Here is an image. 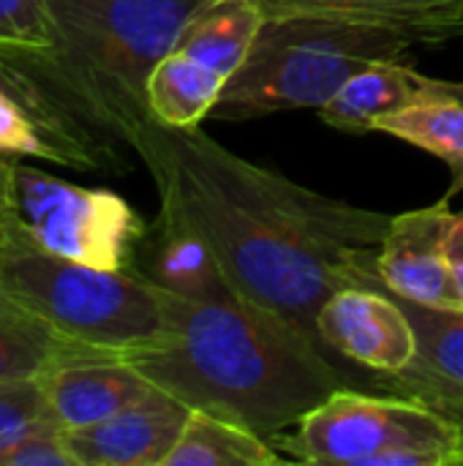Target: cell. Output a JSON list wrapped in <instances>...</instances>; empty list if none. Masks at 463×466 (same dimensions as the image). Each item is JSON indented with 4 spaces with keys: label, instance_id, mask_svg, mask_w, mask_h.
<instances>
[{
    "label": "cell",
    "instance_id": "1",
    "mask_svg": "<svg viewBox=\"0 0 463 466\" xmlns=\"http://www.w3.org/2000/svg\"><path fill=\"white\" fill-rule=\"evenodd\" d=\"M131 150L161 199L158 235L199 246L224 287L281 314L330 352L317 330L319 309L377 273L393 216L300 186L232 153L199 126L153 120Z\"/></svg>",
    "mask_w": 463,
    "mask_h": 466
},
{
    "label": "cell",
    "instance_id": "2",
    "mask_svg": "<svg viewBox=\"0 0 463 466\" xmlns=\"http://www.w3.org/2000/svg\"><path fill=\"white\" fill-rule=\"evenodd\" d=\"M128 363L191 410L265 440L295 429L338 388H357L300 328L224 284L180 292L169 339Z\"/></svg>",
    "mask_w": 463,
    "mask_h": 466
},
{
    "label": "cell",
    "instance_id": "3",
    "mask_svg": "<svg viewBox=\"0 0 463 466\" xmlns=\"http://www.w3.org/2000/svg\"><path fill=\"white\" fill-rule=\"evenodd\" d=\"M216 0H46L49 52L101 126L131 147L145 126L147 79L188 22Z\"/></svg>",
    "mask_w": 463,
    "mask_h": 466
},
{
    "label": "cell",
    "instance_id": "4",
    "mask_svg": "<svg viewBox=\"0 0 463 466\" xmlns=\"http://www.w3.org/2000/svg\"><path fill=\"white\" fill-rule=\"evenodd\" d=\"M431 41L423 27L330 14L267 16L251 55L226 79L210 117L254 120L325 106L355 74Z\"/></svg>",
    "mask_w": 463,
    "mask_h": 466
},
{
    "label": "cell",
    "instance_id": "5",
    "mask_svg": "<svg viewBox=\"0 0 463 466\" xmlns=\"http://www.w3.org/2000/svg\"><path fill=\"white\" fill-rule=\"evenodd\" d=\"M0 292L65 339L126 360L164 344L180 306V292L150 276L71 262L35 246L3 262Z\"/></svg>",
    "mask_w": 463,
    "mask_h": 466
},
{
    "label": "cell",
    "instance_id": "6",
    "mask_svg": "<svg viewBox=\"0 0 463 466\" xmlns=\"http://www.w3.org/2000/svg\"><path fill=\"white\" fill-rule=\"evenodd\" d=\"M270 442L300 464L463 466V423L423 401L360 388H338Z\"/></svg>",
    "mask_w": 463,
    "mask_h": 466
},
{
    "label": "cell",
    "instance_id": "7",
    "mask_svg": "<svg viewBox=\"0 0 463 466\" xmlns=\"http://www.w3.org/2000/svg\"><path fill=\"white\" fill-rule=\"evenodd\" d=\"M14 199L25 243L71 262L128 270L147 235L115 191L74 186L22 161H14Z\"/></svg>",
    "mask_w": 463,
    "mask_h": 466
},
{
    "label": "cell",
    "instance_id": "8",
    "mask_svg": "<svg viewBox=\"0 0 463 466\" xmlns=\"http://www.w3.org/2000/svg\"><path fill=\"white\" fill-rule=\"evenodd\" d=\"M0 96L16 104L44 142V161L76 172H126L123 145L101 126L49 46L0 41Z\"/></svg>",
    "mask_w": 463,
    "mask_h": 466
},
{
    "label": "cell",
    "instance_id": "9",
    "mask_svg": "<svg viewBox=\"0 0 463 466\" xmlns=\"http://www.w3.org/2000/svg\"><path fill=\"white\" fill-rule=\"evenodd\" d=\"M317 330L330 355L371 374H398L418 355V333L398 300L368 276L363 287H344L325 300Z\"/></svg>",
    "mask_w": 463,
    "mask_h": 466
},
{
    "label": "cell",
    "instance_id": "10",
    "mask_svg": "<svg viewBox=\"0 0 463 466\" xmlns=\"http://www.w3.org/2000/svg\"><path fill=\"white\" fill-rule=\"evenodd\" d=\"M453 218L456 213H450L448 199L393 216L377 257L382 287L423 306L463 311L456 265L448 257Z\"/></svg>",
    "mask_w": 463,
    "mask_h": 466
},
{
    "label": "cell",
    "instance_id": "11",
    "mask_svg": "<svg viewBox=\"0 0 463 466\" xmlns=\"http://www.w3.org/2000/svg\"><path fill=\"white\" fill-rule=\"evenodd\" d=\"M191 412L172 393L153 388L106 420L63 431V442L74 466H164Z\"/></svg>",
    "mask_w": 463,
    "mask_h": 466
},
{
    "label": "cell",
    "instance_id": "12",
    "mask_svg": "<svg viewBox=\"0 0 463 466\" xmlns=\"http://www.w3.org/2000/svg\"><path fill=\"white\" fill-rule=\"evenodd\" d=\"M390 295L415 325L418 355L398 374H374L377 390L423 401L463 423V311L423 306L396 292Z\"/></svg>",
    "mask_w": 463,
    "mask_h": 466
},
{
    "label": "cell",
    "instance_id": "13",
    "mask_svg": "<svg viewBox=\"0 0 463 466\" xmlns=\"http://www.w3.org/2000/svg\"><path fill=\"white\" fill-rule=\"evenodd\" d=\"M41 380L63 431L106 420L156 388L134 363L115 355L79 358Z\"/></svg>",
    "mask_w": 463,
    "mask_h": 466
},
{
    "label": "cell",
    "instance_id": "14",
    "mask_svg": "<svg viewBox=\"0 0 463 466\" xmlns=\"http://www.w3.org/2000/svg\"><path fill=\"white\" fill-rule=\"evenodd\" d=\"M442 96L463 101V82L426 76L401 60H379L355 74L325 106H319V117L330 128L368 134L379 117Z\"/></svg>",
    "mask_w": 463,
    "mask_h": 466
},
{
    "label": "cell",
    "instance_id": "15",
    "mask_svg": "<svg viewBox=\"0 0 463 466\" xmlns=\"http://www.w3.org/2000/svg\"><path fill=\"white\" fill-rule=\"evenodd\" d=\"M265 19L259 0H216L188 22L175 49L229 79L251 55Z\"/></svg>",
    "mask_w": 463,
    "mask_h": 466
},
{
    "label": "cell",
    "instance_id": "16",
    "mask_svg": "<svg viewBox=\"0 0 463 466\" xmlns=\"http://www.w3.org/2000/svg\"><path fill=\"white\" fill-rule=\"evenodd\" d=\"M224 85V74L172 49L156 63L147 79V109L161 126L196 128L213 112Z\"/></svg>",
    "mask_w": 463,
    "mask_h": 466
},
{
    "label": "cell",
    "instance_id": "17",
    "mask_svg": "<svg viewBox=\"0 0 463 466\" xmlns=\"http://www.w3.org/2000/svg\"><path fill=\"white\" fill-rule=\"evenodd\" d=\"M90 355L101 352L65 339L46 319L14 300L0 303V382L46 377L57 366Z\"/></svg>",
    "mask_w": 463,
    "mask_h": 466
},
{
    "label": "cell",
    "instance_id": "18",
    "mask_svg": "<svg viewBox=\"0 0 463 466\" xmlns=\"http://www.w3.org/2000/svg\"><path fill=\"white\" fill-rule=\"evenodd\" d=\"M287 461L270 440L194 410L164 466H281Z\"/></svg>",
    "mask_w": 463,
    "mask_h": 466
},
{
    "label": "cell",
    "instance_id": "19",
    "mask_svg": "<svg viewBox=\"0 0 463 466\" xmlns=\"http://www.w3.org/2000/svg\"><path fill=\"white\" fill-rule=\"evenodd\" d=\"M374 131L390 134L401 142H409L431 156L442 158L450 167V188L442 199H453L463 191V101L461 98H428L412 104L401 112L379 117Z\"/></svg>",
    "mask_w": 463,
    "mask_h": 466
},
{
    "label": "cell",
    "instance_id": "20",
    "mask_svg": "<svg viewBox=\"0 0 463 466\" xmlns=\"http://www.w3.org/2000/svg\"><path fill=\"white\" fill-rule=\"evenodd\" d=\"M265 16L284 14H330L368 22L423 27L437 41L434 22L463 5V0H259Z\"/></svg>",
    "mask_w": 463,
    "mask_h": 466
},
{
    "label": "cell",
    "instance_id": "21",
    "mask_svg": "<svg viewBox=\"0 0 463 466\" xmlns=\"http://www.w3.org/2000/svg\"><path fill=\"white\" fill-rule=\"evenodd\" d=\"M55 429L63 431L41 377L0 382V453L14 448L25 437Z\"/></svg>",
    "mask_w": 463,
    "mask_h": 466
},
{
    "label": "cell",
    "instance_id": "22",
    "mask_svg": "<svg viewBox=\"0 0 463 466\" xmlns=\"http://www.w3.org/2000/svg\"><path fill=\"white\" fill-rule=\"evenodd\" d=\"M0 41L5 44H52L46 0H0Z\"/></svg>",
    "mask_w": 463,
    "mask_h": 466
},
{
    "label": "cell",
    "instance_id": "23",
    "mask_svg": "<svg viewBox=\"0 0 463 466\" xmlns=\"http://www.w3.org/2000/svg\"><path fill=\"white\" fill-rule=\"evenodd\" d=\"M0 466H74L63 431H38L33 437H25L5 453H0Z\"/></svg>",
    "mask_w": 463,
    "mask_h": 466
},
{
    "label": "cell",
    "instance_id": "24",
    "mask_svg": "<svg viewBox=\"0 0 463 466\" xmlns=\"http://www.w3.org/2000/svg\"><path fill=\"white\" fill-rule=\"evenodd\" d=\"M0 153L3 156H30L44 158V142L25 112L0 96Z\"/></svg>",
    "mask_w": 463,
    "mask_h": 466
},
{
    "label": "cell",
    "instance_id": "25",
    "mask_svg": "<svg viewBox=\"0 0 463 466\" xmlns=\"http://www.w3.org/2000/svg\"><path fill=\"white\" fill-rule=\"evenodd\" d=\"M27 246L16 221V199H14V156L0 153V268L16 251Z\"/></svg>",
    "mask_w": 463,
    "mask_h": 466
},
{
    "label": "cell",
    "instance_id": "26",
    "mask_svg": "<svg viewBox=\"0 0 463 466\" xmlns=\"http://www.w3.org/2000/svg\"><path fill=\"white\" fill-rule=\"evenodd\" d=\"M434 33H437V41H445L450 35H461L463 33V5H458L456 11L445 14L442 19L434 22Z\"/></svg>",
    "mask_w": 463,
    "mask_h": 466
},
{
    "label": "cell",
    "instance_id": "27",
    "mask_svg": "<svg viewBox=\"0 0 463 466\" xmlns=\"http://www.w3.org/2000/svg\"><path fill=\"white\" fill-rule=\"evenodd\" d=\"M448 257L453 265H463V213H456L453 227L448 232Z\"/></svg>",
    "mask_w": 463,
    "mask_h": 466
},
{
    "label": "cell",
    "instance_id": "28",
    "mask_svg": "<svg viewBox=\"0 0 463 466\" xmlns=\"http://www.w3.org/2000/svg\"><path fill=\"white\" fill-rule=\"evenodd\" d=\"M456 279H458V287H461L463 295V265H456Z\"/></svg>",
    "mask_w": 463,
    "mask_h": 466
},
{
    "label": "cell",
    "instance_id": "29",
    "mask_svg": "<svg viewBox=\"0 0 463 466\" xmlns=\"http://www.w3.org/2000/svg\"><path fill=\"white\" fill-rule=\"evenodd\" d=\"M5 300H8V298H5V295H3V292H0V303H5Z\"/></svg>",
    "mask_w": 463,
    "mask_h": 466
}]
</instances>
